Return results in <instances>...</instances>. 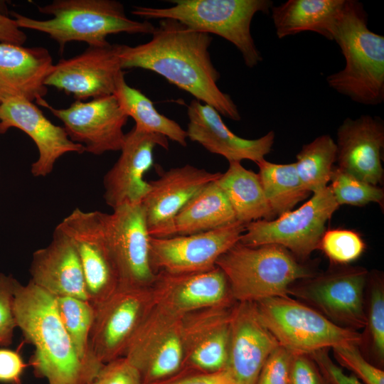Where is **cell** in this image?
I'll list each match as a JSON object with an SVG mask.
<instances>
[{
  "instance_id": "obj_3",
  "label": "cell",
  "mask_w": 384,
  "mask_h": 384,
  "mask_svg": "<svg viewBox=\"0 0 384 384\" xmlns=\"http://www.w3.org/2000/svg\"><path fill=\"white\" fill-rule=\"evenodd\" d=\"M344 56L345 66L326 78L329 86L365 105L384 101V36L368 28L363 5L346 0L333 32Z\"/></svg>"
},
{
  "instance_id": "obj_29",
  "label": "cell",
  "mask_w": 384,
  "mask_h": 384,
  "mask_svg": "<svg viewBox=\"0 0 384 384\" xmlns=\"http://www.w3.org/2000/svg\"><path fill=\"white\" fill-rule=\"evenodd\" d=\"M226 196L236 220L244 225L276 217L264 193L257 174L242 166L229 162L225 173L215 181Z\"/></svg>"
},
{
  "instance_id": "obj_43",
  "label": "cell",
  "mask_w": 384,
  "mask_h": 384,
  "mask_svg": "<svg viewBox=\"0 0 384 384\" xmlns=\"http://www.w3.org/2000/svg\"><path fill=\"white\" fill-rule=\"evenodd\" d=\"M329 350L317 351L309 355L330 384H364L354 375L346 374L330 358Z\"/></svg>"
},
{
  "instance_id": "obj_13",
  "label": "cell",
  "mask_w": 384,
  "mask_h": 384,
  "mask_svg": "<svg viewBox=\"0 0 384 384\" xmlns=\"http://www.w3.org/2000/svg\"><path fill=\"white\" fill-rule=\"evenodd\" d=\"M244 224L207 232L150 240L151 265L155 273L191 274L216 267L219 257L240 241Z\"/></svg>"
},
{
  "instance_id": "obj_39",
  "label": "cell",
  "mask_w": 384,
  "mask_h": 384,
  "mask_svg": "<svg viewBox=\"0 0 384 384\" xmlns=\"http://www.w3.org/2000/svg\"><path fill=\"white\" fill-rule=\"evenodd\" d=\"M292 356L279 346L265 361L255 384H289Z\"/></svg>"
},
{
  "instance_id": "obj_4",
  "label": "cell",
  "mask_w": 384,
  "mask_h": 384,
  "mask_svg": "<svg viewBox=\"0 0 384 384\" xmlns=\"http://www.w3.org/2000/svg\"><path fill=\"white\" fill-rule=\"evenodd\" d=\"M38 10L52 18L35 19L16 12L13 16L19 28L48 35L58 43L61 53L70 41L103 47L110 44L107 37L111 34H151L155 30L149 21L128 18L123 4L115 0H54L38 6Z\"/></svg>"
},
{
  "instance_id": "obj_1",
  "label": "cell",
  "mask_w": 384,
  "mask_h": 384,
  "mask_svg": "<svg viewBox=\"0 0 384 384\" xmlns=\"http://www.w3.org/2000/svg\"><path fill=\"white\" fill-rule=\"evenodd\" d=\"M151 39L135 46L116 44L122 69L153 71L196 100L230 119H241L230 96L217 85L220 73L213 65L210 34L193 30L178 21L159 20Z\"/></svg>"
},
{
  "instance_id": "obj_21",
  "label": "cell",
  "mask_w": 384,
  "mask_h": 384,
  "mask_svg": "<svg viewBox=\"0 0 384 384\" xmlns=\"http://www.w3.org/2000/svg\"><path fill=\"white\" fill-rule=\"evenodd\" d=\"M221 174L185 164L164 171L157 179L149 181L150 188L141 205L150 236L166 238L178 211Z\"/></svg>"
},
{
  "instance_id": "obj_23",
  "label": "cell",
  "mask_w": 384,
  "mask_h": 384,
  "mask_svg": "<svg viewBox=\"0 0 384 384\" xmlns=\"http://www.w3.org/2000/svg\"><path fill=\"white\" fill-rule=\"evenodd\" d=\"M232 306L201 309L183 317V368L205 373L226 369Z\"/></svg>"
},
{
  "instance_id": "obj_38",
  "label": "cell",
  "mask_w": 384,
  "mask_h": 384,
  "mask_svg": "<svg viewBox=\"0 0 384 384\" xmlns=\"http://www.w3.org/2000/svg\"><path fill=\"white\" fill-rule=\"evenodd\" d=\"M18 282L11 275L0 273V346L12 343L14 333L17 328L14 301Z\"/></svg>"
},
{
  "instance_id": "obj_11",
  "label": "cell",
  "mask_w": 384,
  "mask_h": 384,
  "mask_svg": "<svg viewBox=\"0 0 384 384\" xmlns=\"http://www.w3.org/2000/svg\"><path fill=\"white\" fill-rule=\"evenodd\" d=\"M183 317L154 306L132 338L123 357L138 370L143 384L183 368Z\"/></svg>"
},
{
  "instance_id": "obj_31",
  "label": "cell",
  "mask_w": 384,
  "mask_h": 384,
  "mask_svg": "<svg viewBox=\"0 0 384 384\" xmlns=\"http://www.w3.org/2000/svg\"><path fill=\"white\" fill-rule=\"evenodd\" d=\"M256 164L264 193L275 216L293 210L311 193L303 186L294 163L275 164L263 159Z\"/></svg>"
},
{
  "instance_id": "obj_7",
  "label": "cell",
  "mask_w": 384,
  "mask_h": 384,
  "mask_svg": "<svg viewBox=\"0 0 384 384\" xmlns=\"http://www.w3.org/2000/svg\"><path fill=\"white\" fill-rule=\"evenodd\" d=\"M255 304L261 321L279 346L292 353L310 354L341 346L362 345L363 336L358 331L335 324L290 296L268 298Z\"/></svg>"
},
{
  "instance_id": "obj_44",
  "label": "cell",
  "mask_w": 384,
  "mask_h": 384,
  "mask_svg": "<svg viewBox=\"0 0 384 384\" xmlns=\"http://www.w3.org/2000/svg\"><path fill=\"white\" fill-rule=\"evenodd\" d=\"M26 367L21 355L13 350L0 348V382L21 384V377Z\"/></svg>"
},
{
  "instance_id": "obj_14",
  "label": "cell",
  "mask_w": 384,
  "mask_h": 384,
  "mask_svg": "<svg viewBox=\"0 0 384 384\" xmlns=\"http://www.w3.org/2000/svg\"><path fill=\"white\" fill-rule=\"evenodd\" d=\"M36 103L63 122L70 139L82 144L85 151L100 155L120 151L125 137L123 127L128 116L114 95L88 102L75 100L65 109L54 108L43 99Z\"/></svg>"
},
{
  "instance_id": "obj_20",
  "label": "cell",
  "mask_w": 384,
  "mask_h": 384,
  "mask_svg": "<svg viewBox=\"0 0 384 384\" xmlns=\"http://www.w3.org/2000/svg\"><path fill=\"white\" fill-rule=\"evenodd\" d=\"M11 127L24 132L38 148V158L31 167L36 177L50 174L65 154L85 151L82 144L70 139L63 127L52 123L33 102L25 98L14 97L0 104V134Z\"/></svg>"
},
{
  "instance_id": "obj_41",
  "label": "cell",
  "mask_w": 384,
  "mask_h": 384,
  "mask_svg": "<svg viewBox=\"0 0 384 384\" xmlns=\"http://www.w3.org/2000/svg\"><path fill=\"white\" fill-rule=\"evenodd\" d=\"M289 384H330L309 354L292 353Z\"/></svg>"
},
{
  "instance_id": "obj_27",
  "label": "cell",
  "mask_w": 384,
  "mask_h": 384,
  "mask_svg": "<svg viewBox=\"0 0 384 384\" xmlns=\"http://www.w3.org/2000/svg\"><path fill=\"white\" fill-rule=\"evenodd\" d=\"M346 0H289L272 7V18L279 38L304 31L333 41V32Z\"/></svg>"
},
{
  "instance_id": "obj_15",
  "label": "cell",
  "mask_w": 384,
  "mask_h": 384,
  "mask_svg": "<svg viewBox=\"0 0 384 384\" xmlns=\"http://www.w3.org/2000/svg\"><path fill=\"white\" fill-rule=\"evenodd\" d=\"M112 210L107 213L108 238L119 287H150L156 273L151 265V236L142 206H123Z\"/></svg>"
},
{
  "instance_id": "obj_30",
  "label": "cell",
  "mask_w": 384,
  "mask_h": 384,
  "mask_svg": "<svg viewBox=\"0 0 384 384\" xmlns=\"http://www.w3.org/2000/svg\"><path fill=\"white\" fill-rule=\"evenodd\" d=\"M114 95L128 117L134 120L137 129L162 135L186 146V131L174 120L160 114L151 100L141 91L129 86L123 71L118 77Z\"/></svg>"
},
{
  "instance_id": "obj_17",
  "label": "cell",
  "mask_w": 384,
  "mask_h": 384,
  "mask_svg": "<svg viewBox=\"0 0 384 384\" xmlns=\"http://www.w3.org/2000/svg\"><path fill=\"white\" fill-rule=\"evenodd\" d=\"M122 71L116 44L89 46L82 53L53 65L44 84L84 101L114 95Z\"/></svg>"
},
{
  "instance_id": "obj_8",
  "label": "cell",
  "mask_w": 384,
  "mask_h": 384,
  "mask_svg": "<svg viewBox=\"0 0 384 384\" xmlns=\"http://www.w3.org/2000/svg\"><path fill=\"white\" fill-rule=\"evenodd\" d=\"M368 274L363 267L334 265L323 273L294 282L288 295L335 324L358 331L366 325L365 292Z\"/></svg>"
},
{
  "instance_id": "obj_9",
  "label": "cell",
  "mask_w": 384,
  "mask_h": 384,
  "mask_svg": "<svg viewBox=\"0 0 384 384\" xmlns=\"http://www.w3.org/2000/svg\"><path fill=\"white\" fill-rule=\"evenodd\" d=\"M327 186L313 193L302 206L272 220H259L245 225L240 242L251 247L278 245L301 261L316 249L326 225L338 208Z\"/></svg>"
},
{
  "instance_id": "obj_32",
  "label": "cell",
  "mask_w": 384,
  "mask_h": 384,
  "mask_svg": "<svg viewBox=\"0 0 384 384\" xmlns=\"http://www.w3.org/2000/svg\"><path fill=\"white\" fill-rule=\"evenodd\" d=\"M60 320L80 359L100 370L103 366L92 353L90 336L95 318V308L88 302L71 297H55Z\"/></svg>"
},
{
  "instance_id": "obj_37",
  "label": "cell",
  "mask_w": 384,
  "mask_h": 384,
  "mask_svg": "<svg viewBox=\"0 0 384 384\" xmlns=\"http://www.w3.org/2000/svg\"><path fill=\"white\" fill-rule=\"evenodd\" d=\"M357 345H345L331 348L341 366L352 371L364 384H384V371L370 363Z\"/></svg>"
},
{
  "instance_id": "obj_28",
  "label": "cell",
  "mask_w": 384,
  "mask_h": 384,
  "mask_svg": "<svg viewBox=\"0 0 384 384\" xmlns=\"http://www.w3.org/2000/svg\"><path fill=\"white\" fill-rule=\"evenodd\" d=\"M237 222L226 196L213 181L202 188L176 214L166 238L210 231Z\"/></svg>"
},
{
  "instance_id": "obj_24",
  "label": "cell",
  "mask_w": 384,
  "mask_h": 384,
  "mask_svg": "<svg viewBox=\"0 0 384 384\" xmlns=\"http://www.w3.org/2000/svg\"><path fill=\"white\" fill-rule=\"evenodd\" d=\"M187 114V137L229 162L247 159L257 163L272 150L275 138L273 130L255 139L240 137L225 124L215 108L196 99L188 105Z\"/></svg>"
},
{
  "instance_id": "obj_6",
  "label": "cell",
  "mask_w": 384,
  "mask_h": 384,
  "mask_svg": "<svg viewBox=\"0 0 384 384\" xmlns=\"http://www.w3.org/2000/svg\"><path fill=\"white\" fill-rule=\"evenodd\" d=\"M168 8L134 6L132 13L146 21L173 19L187 27L218 35L233 43L244 63L253 68L262 60L250 31L257 12L269 13L270 0H171Z\"/></svg>"
},
{
  "instance_id": "obj_35",
  "label": "cell",
  "mask_w": 384,
  "mask_h": 384,
  "mask_svg": "<svg viewBox=\"0 0 384 384\" xmlns=\"http://www.w3.org/2000/svg\"><path fill=\"white\" fill-rule=\"evenodd\" d=\"M329 187L338 206H363L377 203L383 207L384 191L378 186L366 182L334 165Z\"/></svg>"
},
{
  "instance_id": "obj_19",
  "label": "cell",
  "mask_w": 384,
  "mask_h": 384,
  "mask_svg": "<svg viewBox=\"0 0 384 384\" xmlns=\"http://www.w3.org/2000/svg\"><path fill=\"white\" fill-rule=\"evenodd\" d=\"M279 346L261 321L254 302H235L229 320L226 369L235 384H255L270 355Z\"/></svg>"
},
{
  "instance_id": "obj_18",
  "label": "cell",
  "mask_w": 384,
  "mask_h": 384,
  "mask_svg": "<svg viewBox=\"0 0 384 384\" xmlns=\"http://www.w3.org/2000/svg\"><path fill=\"white\" fill-rule=\"evenodd\" d=\"M154 306L179 316L213 307H230L235 302L227 279L218 267L203 272H159L150 287Z\"/></svg>"
},
{
  "instance_id": "obj_40",
  "label": "cell",
  "mask_w": 384,
  "mask_h": 384,
  "mask_svg": "<svg viewBox=\"0 0 384 384\" xmlns=\"http://www.w3.org/2000/svg\"><path fill=\"white\" fill-rule=\"evenodd\" d=\"M87 384H143L139 373L124 357L105 363Z\"/></svg>"
},
{
  "instance_id": "obj_26",
  "label": "cell",
  "mask_w": 384,
  "mask_h": 384,
  "mask_svg": "<svg viewBox=\"0 0 384 384\" xmlns=\"http://www.w3.org/2000/svg\"><path fill=\"white\" fill-rule=\"evenodd\" d=\"M53 65L46 48L0 43V104L14 97L43 99L48 92L45 80Z\"/></svg>"
},
{
  "instance_id": "obj_45",
  "label": "cell",
  "mask_w": 384,
  "mask_h": 384,
  "mask_svg": "<svg viewBox=\"0 0 384 384\" xmlns=\"http://www.w3.org/2000/svg\"><path fill=\"white\" fill-rule=\"evenodd\" d=\"M26 34L18 26L16 20L0 14V43L22 46Z\"/></svg>"
},
{
  "instance_id": "obj_33",
  "label": "cell",
  "mask_w": 384,
  "mask_h": 384,
  "mask_svg": "<svg viewBox=\"0 0 384 384\" xmlns=\"http://www.w3.org/2000/svg\"><path fill=\"white\" fill-rule=\"evenodd\" d=\"M294 163L304 188L316 193L326 188L336 160V144L329 134H322L304 144Z\"/></svg>"
},
{
  "instance_id": "obj_10",
  "label": "cell",
  "mask_w": 384,
  "mask_h": 384,
  "mask_svg": "<svg viewBox=\"0 0 384 384\" xmlns=\"http://www.w3.org/2000/svg\"><path fill=\"white\" fill-rule=\"evenodd\" d=\"M78 253L87 295L95 307L119 287L117 268L110 251L107 213L73 210L59 224Z\"/></svg>"
},
{
  "instance_id": "obj_34",
  "label": "cell",
  "mask_w": 384,
  "mask_h": 384,
  "mask_svg": "<svg viewBox=\"0 0 384 384\" xmlns=\"http://www.w3.org/2000/svg\"><path fill=\"white\" fill-rule=\"evenodd\" d=\"M368 302L366 307V339L370 346L373 365L383 369L384 363V283L381 274H368L367 285Z\"/></svg>"
},
{
  "instance_id": "obj_5",
  "label": "cell",
  "mask_w": 384,
  "mask_h": 384,
  "mask_svg": "<svg viewBox=\"0 0 384 384\" xmlns=\"http://www.w3.org/2000/svg\"><path fill=\"white\" fill-rule=\"evenodd\" d=\"M225 274L235 302H257L287 297L294 282L316 272L278 245L251 247L237 242L216 262Z\"/></svg>"
},
{
  "instance_id": "obj_25",
  "label": "cell",
  "mask_w": 384,
  "mask_h": 384,
  "mask_svg": "<svg viewBox=\"0 0 384 384\" xmlns=\"http://www.w3.org/2000/svg\"><path fill=\"white\" fill-rule=\"evenodd\" d=\"M30 274L32 283L55 297H71L87 301L78 253L59 225L49 245L33 252Z\"/></svg>"
},
{
  "instance_id": "obj_2",
  "label": "cell",
  "mask_w": 384,
  "mask_h": 384,
  "mask_svg": "<svg viewBox=\"0 0 384 384\" xmlns=\"http://www.w3.org/2000/svg\"><path fill=\"white\" fill-rule=\"evenodd\" d=\"M14 313L25 340L34 346L30 363L36 377L45 378L48 384H87L100 370L87 366L77 355L60 320L55 297L31 281L26 285L18 282Z\"/></svg>"
},
{
  "instance_id": "obj_36",
  "label": "cell",
  "mask_w": 384,
  "mask_h": 384,
  "mask_svg": "<svg viewBox=\"0 0 384 384\" xmlns=\"http://www.w3.org/2000/svg\"><path fill=\"white\" fill-rule=\"evenodd\" d=\"M318 249L333 265H345L358 260L366 250V243L355 230L334 228L326 230Z\"/></svg>"
},
{
  "instance_id": "obj_42",
  "label": "cell",
  "mask_w": 384,
  "mask_h": 384,
  "mask_svg": "<svg viewBox=\"0 0 384 384\" xmlns=\"http://www.w3.org/2000/svg\"><path fill=\"white\" fill-rule=\"evenodd\" d=\"M151 384H235V383L227 369L215 373H205L183 368L176 374Z\"/></svg>"
},
{
  "instance_id": "obj_12",
  "label": "cell",
  "mask_w": 384,
  "mask_h": 384,
  "mask_svg": "<svg viewBox=\"0 0 384 384\" xmlns=\"http://www.w3.org/2000/svg\"><path fill=\"white\" fill-rule=\"evenodd\" d=\"M154 306L150 287H119L95 306L90 336L93 355L103 364L123 357L134 334Z\"/></svg>"
},
{
  "instance_id": "obj_16",
  "label": "cell",
  "mask_w": 384,
  "mask_h": 384,
  "mask_svg": "<svg viewBox=\"0 0 384 384\" xmlns=\"http://www.w3.org/2000/svg\"><path fill=\"white\" fill-rule=\"evenodd\" d=\"M156 146L167 150L168 139L135 127L125 134L120 156L103 178V198L112 210L142 203L150 188L144 175L154 164Z\"/></svg>"
},
{
  "instance_id": "obj_22",
  "label": "cell",
  "mask_w": 384,
  "mask_h": 384,
  "mask_svg": "<svg viewBox=\"0 0 384 384\" xmlns=\"http://www.w3.org/2000/svg\"><path fill=\"white\" fill-rule=\"evenodd\" d=\"M336 166L373 185L383 183L384 122L377 116L346 118L337 129Z\"/></svg>"
}]
</instances>
